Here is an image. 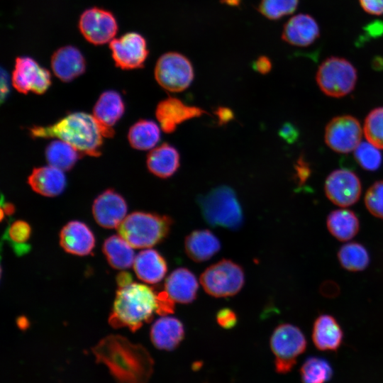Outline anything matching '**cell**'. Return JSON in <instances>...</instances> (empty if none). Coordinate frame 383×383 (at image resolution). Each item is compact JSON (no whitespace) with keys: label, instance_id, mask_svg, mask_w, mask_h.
Instances as JSON below:
<instances>
[{"label":"cell","instance_id":"cell-45","mask_svg":"<svg viewBox=\"0 0 383 383\" xmlns=\"http://www.w3.org/2000/svg\"><path fill=\"white\" fill-rule=\"evenodd\" d=\"M364 30L369 37L376 38L383 35V21L377 20L368 23Z\"/></svg>","mask_w":383,"mask_h":383},{"label":"cell","instance_id":"cell-44","mask_svg":"<svg viewBox=\"0 0 383 383\" xmlns=\"http://www.w3.org/2000/svg\"><path fill=\"white\" fill-rule=\"evenodd\" d=\"M252 67L256 72L265 74L271 70L272 63L267 57L260 56L253 62Z\"/></svg>","mask_w":383,"mask_h":383},{"label":"cell","instance_id":"cell-6","mask_svg":"<svg viewBox=\"0 0 383 383\" xmlns=\"http://www.w3.org/2000/svg\"><path fill=\"white\" fill-rule=\"evenodd\" d=\"M270 345L274 357L275 371L285 374L291 372L297 358L306 350L307 341L297 326L282 323L272 332Z\"/></svg>","mask_w":383,"mask_h":383},{"label":"cell","instance_id":"cell-32","mask_svg":"<svg viewBox=\"0 0 383 383\" xmlns=\"http://www.w3.org/2000/svg\"><path fill=\"white\" fill-rule=\"evenodd\" d=\"M338 258L340 265L350 272L362 271L370 262L366 248L356 242L342 245L338 252Z\"/></svg>","mask_w":383,"mask_h":383},{"label":"cell","instance_id":"cell-26","mask_svg":"<svg viewBox=\"0 0 383 383\" xmlns=\"http://www.w3.org/2000/svg\"><path fill=\"white\" fill-rule=\"evenodd\" d=\"M133 268L138 277L149 284L160 282L167 271L165 258L152 249L140 251L135 257Z\"/></svg>","mask_w":383,"mask_h":383},{"label":"cell","instance_id":"cell-50","mask_svg":"<svg viewBox=\"0 0 383 383\" xmlns=\"http://www.w3.org/2000/svg\"><path fill=\"white\" fill-rule=\"evenodd\" d=\"M372 67L374 70L381 71L383 70V57H375L372 60Z\"/></svg>","mask_w":383,"mask_h":383},{"label":"cell","instance_id":"cell-4","mask_svg":"<svg viewBox=\"0 0 383 383\" xmlns=\"http://www.w3.org/2000/svg\"><path fill=\"white\" fill-rule=\"evenodd\" d=\"M172 224L173 220L168 216L135 211L124 218L118 232L133 248H146L164 240Z\"/></svg>","mask_w":383,"mask_h":383},{"label":"cell","instance_id":"cell-2","mask_svg":"<svg viewBox=\"0 0 383 383\" xmlns=\"http://www.w3.org/2000/svg\"><path fill=\"white\" fill-rule=\"evenodd\" d=\"M29 132L34 138H58L82 154L97 157L101 153L104 136L94 116L87 113H72L51 125L34 126Z\"/></svg>","mask_w":383,"mask_h":383},{"label":"cell","instance_id":"cell-11","mask_svg":"<svg viewBox=\"0 0 383 383\" xmlns=\"http://www.w3.org/2000/svg\"><path fill=\"white\" fill-rule=\"evenodd\" d=\"M78 25L84 38L95 45L111 42L118 30L117 21L113 14L99 7L86 9L81 14Z\"/></svg>","mask_w":383,"mask_h":383},{"label":"cell","instance_id":"cell-15","mask_svg":"<svg viewBox=\"0 0 383 383\" xmlns=\"http://www.w3.org/2000/svg\"><path fill=\"white\" fill-rule=\"evenodd\" d=\"M127 204L119 194L107 189L99 195L92 206V213L96 223L106 228H118L126 217Z\"/></svg>","mask_w":383,"mask_h":383},{"label":"cell","instance_id":"cell-12","mask_svg":"<svg viewBox=\"0 0 383 383\" xmlns=\"http://www.w3.org/2000/svg\"><path fill=\"white\" fill-rule=\"evenodd\" d=\"M109 48L116 65L122 70L142 68L149 52L145 38L136 32L113 39Z\"/></svg>","mask_w":383,"mask_h":383},{"label":"cell","instance_id":"cell-28","mask_svg":"<svg viewBox=\"0 0 383 383\" xmlns=\"http://www.w3.org/2000/svg\"><path fill=\"white\" fill-rule=\"evenodd\" d=\"M329 233L340 241H348L358 233L360 222L356 214L349 209L331 211L326 219Z\"/></svg>","mask_w":383,"mask_h":383},{"label":"cell","instance_id":"cell-41","mask_svg":"<svg viewBox=\"0 0 383 383\" xmlns=\"http://www.w3.org/2000/svg\"><path fill=\"white\" fill-rule=\"evenodd\" d=\"M279 135L287 143H293L298 139L299 132L294 125L287 122L284 123L280 128Z\"/></svg>","mask_w":383,"mask_h":383},{"label":"cell","instance_id":"cell-48","mask_svg":"<svg viewBox=\"0 0 383 383\" xmlns=\"http://www.w3.org/2000/svg\"><path fill=\"white\" fill-rule=\"evenodd\" d=\"M116 282L119 287H123L132 283L131 274L126 272L119 273L116 277Z\"/></svg>","mask_w":383,"mask_h":383},{"label":"cell","instance_id":"cell-43","mask_svg":"<svg viewBox=\"0 0 383 383\" xmlns=\"http://www.w3.org/2000/svg\"><path fill=\"white\" fill-rule=\"evenodd\" d=\"M365 11L372 15L383 14V0H359Z\"/></svg>","mask_w":383,"mask_h":383},{"label":"cell","instance_id":"cell-9","mask_svg":"<svg viewBox=\"0 0 383 383\" xmlns=\"http://www.w3.org/2000/svg\"><path fill=\"white\" fill-rule=\"evenodd\" d=\"M194 68L190 60L177 52L161 55L155 67V77L165 90L179 92L187 89L193 82Z\"/></svg>","mask_w":383,"mask_h":383},{"label":"cell","instance_id":"cell-42","mask_svg":"<svg viewBox=\"0 0 383 383\" xmlns=\"http://www.w3.org/2000/svg\"><path fill=\"white\" fill-rule=\"evenodd\" d=\"M295 170L299 184H304L311 174L309 165L301 157L295 165Z\"/></svg>","mask_w":383,"mask_h":383},{"label":"cell","instance_id":"cell-18","mask_svg":"<svg viewBox=\"0 0 383 383\" xmlns=\"http://www.w3.org/2000/svg\"><path fill=\"white\" fill-rule=\"evenodd\" d=\"M60 244L67 252L84 256L92 251L95 245V237L85 223L72 221L61 229Z\"/></svg>","mask_w":383,"mask_h":383},{"label":"cell","instance_id":"cell-21","mask_svg":"<svg viewBox=\"0 0 383 383\" xmlns=\"http://www.w3.org/2000/svg\"><path fill=\"white\" fill-rule=\"evenodd\" d=\"M183 323L177 318L162 317L152 324L150 337L153 345L161 350H175L184 338Z\"/></svg>","mask_w":383,"mask_h":383},{"label":"cell","instance_id":"cell-35","mask_svg":"<svg viewBox=\"0 0 383 383\" xmlns=\"http://www.w3.org/2000/svg\"><path fill=\"white\" fill-rule=\"evenodd\" d=\"M364 134L368 142L383 150V107L374 109L367 114Z\"/></svg>","mask_w":383,"mask_h":383},{"label":"cell","instance_id":"cell-40","mask_svg":"<svg viewBox=\"0 0 383 383\" xmlns=\"http://www.w3.org/2000/svg\"><path fill=\"white\" fill-rule=\"evenodd\" d=\"M157 313L160 315H167L172 313L174 309V301L171 299L167 292H161L157 294Z\"/></svg>","mask_w":383,"mask_h":383},{"label":"cell","instance_id":"cell-47","mask_svg":"<svg viewBox=\"0 0 383 383\" xmlns=\"http://www.w3.org/2000/svg\"><path fill=\"white\" fill-rule=\"evenodd\" d=\"M220 124L228 123L233 118V112L231 109L225 107H219L216 111Z\"/></svg>","mask_w":383,"mask_h":383},{"label":"cell","instance_id":"cell-27","mask_svg":"<svg viewBox=\"0 0 383 383\" xmlns=\"http://www.w3.org/2000/svg\"><path fill=\"white\" fill-rule=\"evenodd\" d=\"M180 165L178 150L168 143L152 149L147 156V167L154 175L160 178L172 176Z\"/></svg>","mask_w":383,"mask_h":383},{"label":"cell","instance_id":"cell-3","mask_svg":"<svg viewBox=\"0 0 383 383\" xmlns=\"http://www.w3.org/2000/svg\"><path fill=\"white\" fill-rule=\"evenodd\" d=\"M157 309V294L153 289L132 282L116 292L109 323L113 328L127 327L135 332L152 319Z\"/></svg>","mask_w":383,"mask_h":383},{"label":"cell","instance_id":"cell-39","mask_svg":"<svg viewBox=\"0 0 383 383\" xmlns=\"http://www.w3.org/2000/svg\"><path fill=\"white\" fill-rule=\"evenodd\" d=\"M235 313L228 308H224L218 311L216 314V321L220 326L225 329H231L237 323Z\"/></svg>","mask_w":383,"mask_h":383},{"label":"cell","instance_id":"cell-37","mask_svg":"<svg viewBox=\"0 0 383 383\" xmlns=\"http://www.w3.org/2000/svg\"><path fill=\"white\" fill-rule=\"evenodd\" d=\"M357 162L365 170H377L382 164V157L379 148L370 142H361L354 150Z\"/></svg>","mask_w":383,"mask_h":383},{"label":"cell","instance_id":"cell-17","mask_svg":"<svg viewBox=\"0 0 383 383\" xmlns=\"http://www.w3.org/2000/svg\"><path fill=\"white\" fill-rule=\"evenodd\" d=\"M125 111L121 95L115 91L103 92L93 109V116L99 126L104 137L114 135L113 126L119 121Z\"/></svg>","mask_w":383,"mask_h":383},{"label":"cell","instance_id":"cell-46","mask_svg":"<svg viewBox=\"0 0 383 383\" xmlns=\"http://www.w3.org/2000/svg\"><path fill=\"white\" fill-rule=\"evenodd\" d=\"M1 102L3 103L9 93V82L7 72L1 69Z\"/></svg>","mask_w":383,"mask_h":383},{"label":"cell","instance_id":"cell-1","mask_svg":"<svg viewBox=\"0 0 383 383\" xmlns=\"http://www.w3.org/2000/svg\"><path fill=\"white\" fill-rule=\"evenodd\" d=\"M96 363L104 365L116 383H148L154 360L148 350L120 335L103 338L91 348Z\"/></svg>","mask_w":383,"mask_h":383},{"label":"cell","instance_id":"cell-5","mask_svg":"<svg viewBox=\"0 0 383 383\" xmlns=\"http://www.w3.org/2000/svg\"><path fill=\"white\" fill-rule=\"evenodd\" d=\"M198 205L206 222L213 227L238 230L243 223V213L234 190L222 185L199 196Z\"/></svg>","mask_w":383,"mask_h":383},{"label":"cell","instance_id":"cell-36","mask_svg":"<svg viewBox=\"0 0 383 383\" xmlns=\"http://www.w3.org/2000/svg\"><path fill=\"white\" fill-rule=\"evenodd\" d=\"M299 0H261L257 10L270 20H278L292 13L296 9Z\"/></svg>","mask_w":383,"mask_h":383},{"label":"cell","instance_id":"cell-51","mask_svg":"<svg viewBox=\"0 0 383 383\" xmlns=\"http://www.w3.org/2000/svg\"><path fill=\"white\" fill-rule=\"evenodd\" d=\"M17 323L21 328H26L28 326V321L26 317L21 316L18 318Z\"/></svg>","mask_w":383,"mask_h":383},{"label":"cell","instance_id":"cell-30","mask_svg":"<svg viewBox=\"0 0 383 383\" xmlns=\"http://www.w3.org/2000/svg\"><path fill=\"white\" fill-rule=\"evenodd\" d=\"M128 138L133 148L149 150L160 141V130L154 121L141 119L131 127Z\"/></svg>","mask_w":383,"mask_h":383},{"label":"cell","instance_id":"cell-10","mask_svg":"<svg viewBox=\"0 0 383 383\" xmlns=\"http://www.w3.org/2000/svg\"><path fill=\"white\" fill-rule=\"evenodd\" d=\"M362 131L359 121L353 116L334 117L326 125L324 140L326 145L338 153L354 151L361 143Z\"/></svg>","mask_w":383,"mask_h":383},{"label":"cell","instance_id":"cell-33","mask_svg":"<svg viewBox=\"0 0 383 383\" xmlns=\"http://www.w3.org/2000/svg\"><path fill=\"white\" fill-rule=\"evenodd\" d=\"M333 374L330 363L318 357H309L300 368L302 383H326Z\"/></svg>","mask_w":383,"mask_h":383},{"label":"cell","instance_id":"cell-7","mask_svg":"<svg viewBox=\"0 0 383 383\" xmlns=\"http://www.w3.org/2000/svg\"><path fill=\"white\" fill-rule=\"evenodd\" d=\"M357 74L355 67L348 60L330 57L318 67L316 80L326 95L340 98L350 93L356 85Z\"/></svg>","mask_w":383,"mask_h":383},{"label":"cell","instance_id":"cell-8","mask_svg":"<svg viewBox=\"0 0 383 383\" xmlns=\"http://www.w3.org/2000/svg\"><path fill=\"white\" fill-rule=\"evenodd\" d=\"M200 282L205 292L212 296H232L243 287L245 274L241 266L223 259L204 270L200 276Z\"/></svg>","mask_w":383,"mask_h":383},{"label":"cell","instance_id":"cell-20","mask_svg":"<svg viewBox=\"0 0 383 383\" xmlns=\"http://www.w3.org/2000/svg\"><path fill=\"white\" fill-rule=\"evenodd\" d=\"M320 35L319 26L311 16L299 13L284 24L282 38L286 43L299 47H306L313 43Z\"/></svg>","mask_w":383,"mask_h":383},{"label":"cell","instance_id":"cell-22","mask_svg":"<svg viewBox=\"0 0 383 383\" xmlns=\"http://www.w3.org/2000/svg\"><path fill=\"white\" fill-rule=\"evenodd\" d=\"M311 338L318 350L337 351L343 343V331L335 318L322 314L313 324Z\"/></svg>","mask_w":383,"mask_h":383},{"label":"cell","instance_id":"cell-29","mask_svg":"<svg viewBox=\"0 0 383 383\" xmlns=\"http://www.w3.org/2000/svg\"><path fill=\"white\" fill-rule=\"evenodd\" d=\"M103 252L109 265L118 270L129 268L134 262L133 247L121 235H111L103 244Z\"/></svg>","mask_w":383,"mask_h":383},{"label":"cell","instance_id":"cell-31","mask_svg":"<svg viewBox=\"0 0 383 383\" xmlns=\"http://www.w3.org/2000/svg\"><path fill=\"white\" fill-rule=\"evenodd\" d=\"M82 153L62 140L50 143L45 149V157L50 165L62 171L71 170Z\"/></svg>","mask_w":383,"mask_h":383},{"label":"cell","instance_id":"cell-34","mask_svg":"<svg viewBox=\"0 0 383 383\" xmlns=\"http://www.w3.org/2000/svg\"><path fill=\"white\" fill-rule=\"evenodd\" d=\"M31 234L30 225L24 221H16L6 228L5 238L11 245L16 255L27 253L30 246L26 243Z\"/></svg>","mask_w":383,"mask_h":383},{"label":"cell","instance_id":"cell-49","mask_svg":"<svg viewBox=\"0 0 383 383\" xmlns=\"http://www.w3.org/2000/svg\"><path fill=\"white\" fill-rule=\"evenodd\" d=\"M1 212H4L6 215L11 216L15 211L14 206L11 203H1Z\"/></svg>","mask_w":383,"mask_h":383},{"label":"cell","instance_id":"cell-23","mask_svg":"<svg viewBox=\"0 0 383 383\" xmlns=\"http://www.w3.org/2000/svg\"><path fill=\"white\" fill-rule=\"evenodd\" d=\"M165 288L174 302L189 304L196 297L199 283L189 270L179 267L167 277Z\"/></svg>","mask_w":383,"mask_h":383},{"label":"cell","instance_id":"cell-25","mask_svg":"<svg viewBox=\"0 0 383 383\" xmlns=\"http://www.w3.org/2000/svg\"><path fill=\"white\" fill-rule=\"evenodd\" d=\"M184 249L192 260L201 262L209 260L220 250L221 243L209 230H195L186 237Z\"/></svg>","mask_w":383,"mask_h":383},{"label":"cell","instance_id":"cell-19","mask_svg":"<svg viewBox=\"0 0 383 383\" xmlns=\"http://www.w3.org/2000/svg\"><path fill=\"white\" fill-rule=\"evenodd\" d=\"M51 67L58 79L69 82L85 72L86 60L79 49L72 45H66L52 54Z\"/></svg>","mask_w":383,"mask_h":383},{"label":"cell","instance_id":"cell-13","mask_svg":"<svg viewBox=\"0 0 383 383\" xmlns=\"http://www.w3.org/2000/svg\"><path fill=\"white\" fill-rule=\"evenodd\" d=\"M13 87L22 94L45 93L51 85L50 72L30 57H18L12 74Z\"/></svg>","mask_w":383,"mask_h":383},{"label":"cell","instance_id":"cell-38","mask_svg":"<svg viewBox=\"0 0 383 383\" xmlns=\"http://www.w3.org/2000/svg\"><path fill=\"white\" fill-rule=\"evenodd\" d=\"M365 204L372 216L383 218V180L369 187L365 195Z\"/></svg>","mask_w":383,"mask_h":383},{"label":"cell","instance_id":"cell-14","mask_svg":"<svg viewBox=\"0 0 383 383\" xmlns=\"http://www.w3.org/2000/svg\"><path fill=\"white\" fill-rule=\"evenodd\" d=\"M324 191L327 198L334 204L348 207L355 204L362 192L359 177L348 170H336L327 177Z\"/></svg>","mask_w":383,"mask_h":383},{"label":"cell","instance_id":"cell-16","mask_svg":"<svg viewBox=\"0 0 383 383\" xmlns=\"http://www.w3.org/2000/svg\"><path fill=\"white\" fill-rule=\"evenodd\" d=\"M205 113H207L205 110L187 105L174 97L160 101L155 110V116L161 128L167 133L174 132L183 122L200 117Z\"/></svg>","mask_w":383,"mask_h":383},{"label":"cell","instance_id":"cell-24","mask_svg":"<svg viewBox=\"0 0 383 383\" xmlns=\"http://www.w3.org/2000/svg\"><path fill=\"white\" fill-rule=\"evenodd\" d=\"M28 182L33 191L50 197L60 194L66 187L63 171L51 165L35 168Z\"/></svg>","mask_w":383,"mask_h":383}]
</instances>
